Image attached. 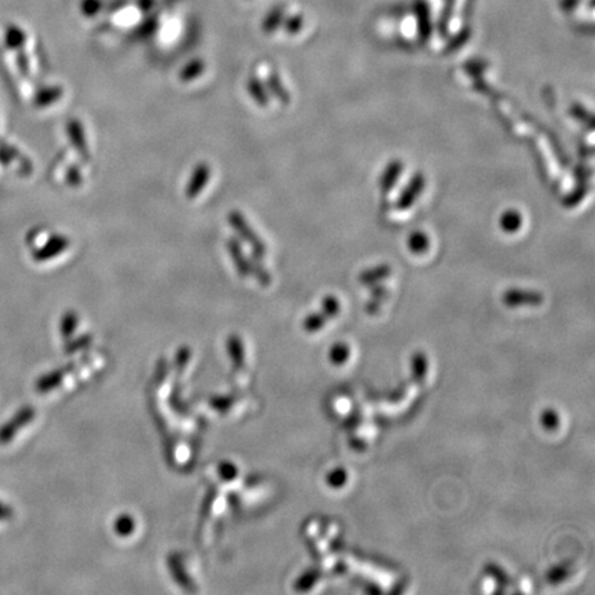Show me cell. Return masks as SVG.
Listing matches in <instances>:
<instances>
[{
	"mask_svg": "<svg viewBox=\"0 0 595 595\" xmlns=\"http://www.w3.org/2000/svg\"><path fill=\"white\" fill-rule=\"evenodd\" d=\"M412 369H413L415 379L422 381L426 371H427V360L425 357V354H422V353L415 354V357L412 360Z\"/></svg>",
	"mask_w": 595,
	"mask_h": 595,
	"instance_id": "cell-17",
	"label": "cell"
},
{
	"mask_svg": "<svg viewBox=\"0 0 595 595\" xmlns=\"http://www.w3.org/2000/svg\"><path fill=\"white\" fill-rule=\"evenodd\" d=\"M402 170H404L402 161L393 160L392 163H389V166L385 168V171H383V174L379 179V186H381V191L383 193H389L395 188L397 181L399 179V177L402 174Z\"/></svg>",
	"mask_w": 595,
	"mask_h": 595,
	"instance_id": "cell-6",
	"label": "cell"
},
{
	"mask_svg": "<svg viewBox=\"0 0 595 595\" xmlns=\"http://www.w3.org/2000/svg\"><path fill=\"white\" fill-rule=\"evenodd\" d=\"M464 69L469 75L477 78L481 76L484 71H487V62H484L483 59H473L464 65Z\"/></svg>",
	"mask_w": 595,
	"mask_h": 595,
	"instance_id": "cell-21",
	"label": "cell"
},
{
	"mask_svg": "<svg viewBox=\"0 0 595 595\" xmlns=\"http://www.w3.org/2000/svg\"><path fill=\"white\" fill-rule=\"evenodd\" d=\"M229 222H230V225L237 230V233L247 242L248 244L252 247V251H254V254L256 255V256H263L265 254H266V247H265V244L262 243V240L251 230V228H249V225L247 223V221H246V218L240 214V212H237V211H233L230 215H229Z\"/></svg>",
	"mask_w": 595,
	"mask_h": 595,
	"instance_id": "cell-1",
	"label": "cell"
},
{
	"mask_svg": "<svg viewBox=\"0 0 595 595\" xmlns=\"http://www.w3.org/2000/svg\"><path fill=\"white\" fill-rule=\"evenodd\" d=\"M248 93L251 94V97L255 99V102L258 103V105H260V106H266L267 103H269V99H267V94H266V91H265V89H263V86H262V83L258 80V79H255V78H252L249 82H248Z\"/></svg>",
	"mask_w": 595,
	"mask_h": 595,
	"instance_id": "cell-12",
	"label": "cell"
},
{
	"mask_svg": "<svg viewBox=\"0 0 595 595\" xmlns=\"http://www.w3.org/2000/svg\"><path fill=\"white\" fill-rule=\"evenodd\" d=\"M571 115H573L576 119H579L580 122H586L592 128H593V116L590 112H587L586 108H583L582 105L576 103L571 108Z\"/></svg>",
	"mask_w": 595,
	"mask_h": 595,
	"instance_id": "cell-22",
	"label": "cell"
},
{
	"mask_svg": "<svg viewBox=\"0 0 595 595\" xmlns=\"http://www.w3.org/2000/svg\"><path fill=\"white\" fill-rule=\"evenodd\" d=\"M68 128H69V137H71V141L73 142V145L76 147V149L82 153L83 159H85V160H89V159H90V156H89V154H90V153H89L87 144H86L85 131H83L82 124L79 123V120H78V122H76V120H72V122L69 123Z\"/></svg>",
	"mask_w": 595,
	"mask_h": 595,
	"instance_id": "cell-8",
	"label": "cell"
},
{
	"mask_svg": "<svg viewBox=\"0 0 595 595\" xmlns=\"http://www.w3.org/2000/svg\"><path fill=\"white\" fill-rule=\"evenodd\" d=\"M430 240L423 232H413L408 239V247L413 254H423L429 249Z\"/></svg>",
	"mask_w": 595,
	"mask_h": 595,
	"instance_id": "cell-11",
	"label": "cell"
},
{
	"mask_svg": "<svg viewBox=\"0 0 595 595\" xmlns=\"http://www.w3.org/2000/svg\"><path fill=\"white\" fill-rule=\"evenodd\" d=\"M203 64L201 62H196V64H193V65H191V66H188L182 73H181V80L182 82H191V80H193V79H196V76L200 75L201 72H203Z\"/></svg>",
	"mask_w": 595,
	"mask_h": 595,
	"instance_id": "cell-23",
	"label": "cell"
},
{
	"mask_svg": "<svg viewBox=\"0 0 595 595\" xmlns=\"http://www.w3.org/2000/svg\"><path fill=\"white\" fill-rule=\"evenodd\" d=\"M32 418V411L31 409H22L8 423H6L1 429H0V444H6L8 443L14 434L18 432L17 429L27 425Z\"/></svg>",
	"mask_w": 595,
	"mask_h": 595,
	"instance_id": "cell-4",
	"label": "cell"
},
{
	"mask_svg": "<svg viewBox=\"0 0 595 595\" xmlns=\"http://www.w3.org/2000/svg\"><path fill=\"white\" fill-rule=\"evenodd\" d=\"M390 273H392V267L389 265H379V266H375V267H371V269L361 272L358 280L362 284L372 286V284H376L378 281L389 277Z\"/></svg>",
	"mask_w": 595,
	"mask_h": 595,
	"instance_id": "cell-9",
	"label": "cell"
},
{
	"mask_svg": "<svg viewBox=\"0 0 595 595\" xmlns=\"http://www.w3.org/2000/svg\"><path fill=\"white\" fill-rule=\"evenodd\" d=\"M542 425L547 430H555L559 426V415L554 409H545L542 413Z\"/></svg>",
	"mask_w": 595,
	"mask_h": 595,
	"instance_id": "cell-19",
	"label": "cell"
},
{
	"mask_svg": "<svg viewBox=\"0 0 595 595\" xmlns=\"http://www.w3.org/2000/svg\"><path fill=\"white\" fill-rule=\"evenodd\" d=\"M425 186H426L425 175H423L422 172H416V174L412 177V179L409 181L408 186H406V188L401 192V195H399L398 198H397V210L404 211V210L411 208V207L415 204L416 198H418V196H420V193L423 192Z\"/></svg>",
	"mask_w": 595,
	"mask_h": 595,
	"instance_id": "cell-3",
	"label": "cell"
},
{
	"mask_svg": "<svg viewBox=\"0 0 595 595\" xmlns=\"http://www.w3.org/2000/svg\"><path fill=\"white\" fill-rule=\"evenodd\" d=\"M350 357V347L346 344H337L330 350V360L335 365H344Z\"/></svg>",
	"mask_w": 595,
	"mask_h": 595,
	"instance_id": "cell-14",
	"label": "cell"
},
{
	"mask_svg": "<svg viewBox=\"0 0 595 595\" xmlns=\"http://www.w3.org/2000/svg\"><path fill=\"white\" fill-rule=\"evenodd\" d=\"M228 248H229V252H230V255H232V258H233V260L236 263L237 270L242 274H247L248 272H249V265H248L247 259L243 256L242 246L237 243V240L233 239V240H229Z\"/></svg>",
	"mask_w": 595,
	"mask_h": 595,
	"instance_id": "cell-10",
	"label": "cell"
},
{
	"mask_svg": "<svg viewBox=\"0 0 595 595\" xmlns=\"http://www.w3.org/2000/svg\"><path fill=\"white\" fill-rule=\"evenodd\" d=\"M501 300L508 307L539 306L545 302V297L542 293L532 290H508L503 294Z\"/></svg>",
	"mask_w": 595,
	"mask_h": 595,
	"instance_id": "cell-2",
	"label": "cell"
},
{
	"mask_svg": "<svg viewBox=\"0 0 595 595\" xmlns=\"http://www.w3.org/2000/svg\"><path fill=\"white\" fill-rule=\"evenodd\" d=\"M522 221L524 219H522L521 212H518L517 210H507L500 215L499 225H500V228L504 233L514 235L521 229Z\"/></svg>",
	"mask_w": 595,
	"mask_h": 595,
	"instance_id": "cell-7",
	"label": "cell"
},
{
	"mask_svg": "<svg viewBox=\"0 0 595 595\" xmlns=\"http://www.w3.org/2000/svg\"><path fill=\"white\" fill-rule=\"evenodd\" d=\"M269 86H270V89H272V91L280 98V101L283 102V103H288L290 102V94H288V91L284 89V86H283V83H281V80L279 79V75L277 73H272L270 75V78H269Z\"/></svg>",
	"mask_w": 595,
	"mask_h": 595,
	"instance_id": "cell-15",
	"label": "cell"
},
{
	"mask_svg": "<svg viewBox=\"0 0 595 595\" xmlns=\"http://www.w3.org/2000/svg\"><path fill=\"white\" fill-rule=\"evenodd\" d=\"M327 321H328V316L324 311L314 313V314L306 317V320L303 323V327H304V330L307 332H316L320 328H323Z\"/></svg>",
	"mask_w": 595,
	"mask_h": 595,
	"instance_id": "cell-13",
	"label": "cell"
},
{
	"mask_svg": "<svg viewBox=\"0 0 595 595\" xmlns=\"http://www.w3.org/2000/svg\"><path fill=\"white\" fill-rule=\"evenodd\" d=\"M469 39H470V29L469 28H463L459 34H456L452 38V41L448 45V51H455V50L460 49Z\"/></svg>",
	"mask_w": 595,
	"mask_h": 595,
	"instance_id": "cell-20",
	"label": "cell"
},
{
	"mask_svg": "<svg viewBox=\"0 0 595 595\" xmlns=\"http://www.w3.org/2000/svg\"><path fill=\"white\" fill-rule=\"evenodd\" d=\"M210 175H211L210 167L205 163L198 164V167L195 168L192 178H191V182L186 188V196L189 198H196L198 193L203 191V188L205 186V184L208 182Z\"/></svg>",
	"mask_w": 595,
	"mask_h": 595,
	"instance_id": "cell-5",
	"label": "cell"
},
{
	"mask_svg": "<svg viewBox=\"0 0 595 595\" xmlns=\"http://www.w3.org/2000/svg\"><path fill=\"white\" fill-rule=\"evenodd\" d=\"M346 481L347 471L345 469H342V467L335 469L334 471H331V473L327 476V484H328L331 488H335V490L342 488V487L346 484Z\"/></svg>",
	"mask_w": 595,
	"mask_h": 595,
	"instance_id": "cell-16",
	"label": "cell"
},
{
	"mask_svg": "<svg viewBox=\"0 0 595 595\" xmlns=\"http://www.w3.org/2000/svg\"><path fill=\"white\" fill-rule=\"evenodd\" d=\"M341 310V303L334 295H328L323 302V311L328 316V318L335 317Z\"/></svg>",
	"mask_w": 595,
	"mask_h": 595,
	"instance_id": "cell-18",
	"label": "cell"
}]
</instances>
